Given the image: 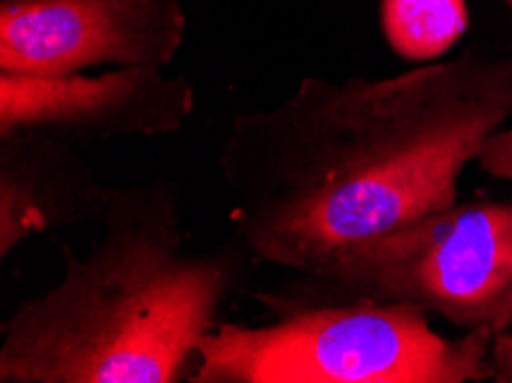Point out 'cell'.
Listing matches in <instances>:
<instances>
[{"instance_id": "6da1fadb", "label": "cell", "mask_w": 512, "mask_h": 383, "mask_svg": "<svg viewBox=\"0 0 512 383\" xmlns=\"http://www.w3.org/2000/svg\"><path fill=\"white\" fill-rule=\"evenodd\" d=\"M510 115L512 58L304 78L283 104L232 117L219 152L230 221L255 257L315 278L455 205L462 170Z\"/></svg>"}, {"instance_id": "277c9868", "label": "cell", "mask_w": 512, "mask_h": 383, "mask_svg": "<svg viewBox=\"0 0 512 383\" xmlns=\"http://www.w3.org/2000/svg\"><path fill=\"white\" fill-rule=\"evenodd\" d=\"M315 280L499 335L512 326V202L451 205L354 246Z\"/></svg>"}, {"instance_id": "ba28073f", "label": "cell", "mask_w": 512, "mask_h": 383, "mask_svg": "<svg viewBox=\"0 0 512 383\" xmlns=\"http://www.w3.org/2000/svg\"><path fill=\"white\" fill-rule=\"evenodd\" d=\"M469 26L464 0H382L384 35L398 56L421 62L444 56Z\"/></svg>"}, {"instance_id": "8fae6325", "label": "cell", "mask_w": 512, "mask_h": 383, "mask_svg": "<svg viewBox=\"0 0 512 383\" xmlns=\"http://www.w3.org/2000/svg\"><path fill=\"white\" fill-rule=\"evenodd\" d=\"M503 3H506V5L510 7V10H512V0H503Z\"/></svg>"}, {"instance_id": "52a82bcc", "label": "cell", "mask_w": 512, "mask_h": 383, "mask_svg": "<svg viewBox=\"0 0 512 383\" xmlns=\"http://www.w3.org/2000/svg\"><path fill=\"white\" fill-rule=\"evenodd\" d=\"M111 186L74 145L35 134L0 136V257L67 225L102 223Z\"/></svg>"}, {"instance_id": "3957f363", "label": "cell", "mask_w": 512, "mask_h": 383, "mask_svg": "<svg viewBox=\"0 0 512 383\" xmlns=\"http://www.w3.org/2000/svg\"><path fill=\"white\" fill-rule=\"evenodd\" d=\"M494 335L434 333L428 312L359 296L283 303L265 326L219 324L198 354L196 383H464L492 377Z\"/></svg>"}, {"instance_id": "9c48e42d", "label": "cell", "mask_w": 512, "mask_h": 383, "mask_svg": "<svg viewBox=\"0 0 512 383\" xmlns=\"http://www.w3.org/2000/svg\"><path fill=\"white\" fill-rule=\"evenodd\" d=\"M478 161L490 175L512 182V124L501 127L490 136Z\"/></svg>"}, {"instance_id": "7a4b0ae2", "label": "cell", "mask_w": 512, "mask_h": 383, "mask_svg": "<svg viewBox=\"0 0 512 383\" xmlns=\"http://www.w3.org/2000/svg\"><path fill=\"white\" fill-rule=\"evenodd\" d=\"M177 189L111 186L102 239L0 328L3 383H177L237 287L230 253L186 248Z\"/></svg>"}, {"instance_id": "30bf717a", "label": "cell", "mask_w": 512, "mask_h": 383, "mask_svg": "<svg viewBox=\"0 0 512 383\" xmlns=\"http://www.w3.org/2000/svg\"><path fill=\"white\" fill-rule=\"evenodd\" d=\"M492 379L499 383H512V333L503 331L494 335L490 349Z\"/></svg>"}, {"instance_id": "8992f818", "label": "cell", "mask_w": 512, "mask_h": 383, "mask_svg": "<svg viewBox=\"0 0 512 383\" xmlns=\"http://www.w3.org/2000/svg\"><path fill=\"white\" fill-rule=\"evenodd\" d=\"M193 108L191 83L161 67H115L97 76L0 72V136L35 134L69 145L159 138L177 134Z\"/></svg>"}, {"instance_id": "5b68a950", "label": "cell", "mask_w": 512, "mask_h": 383, "mask_svg": "<svg viewBox=\"0 0 512 383\" xmlns=\"http://www.w3.org/2000/svg\"><path fill=\"white\" fill-rule=\"evenodd\" d=\"M180 0H0V72L81 74L168 67L180 51Z\"/></svg>"}]
</instances>
